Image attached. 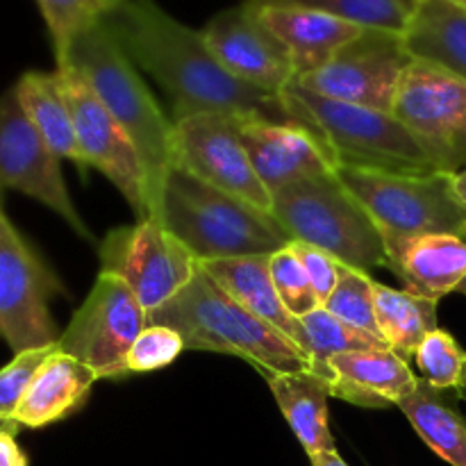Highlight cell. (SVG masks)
Here are the masks:
<instances>
[{
    "instance_id": "ab89813d",
    "label": "cell",
    "mask_w": 466,
    "mask_h": 466,
    "mask_svg": "<svg viewBox=\"0 0 466 466\" xmlns=\"http://www.w3.org/2000/svg\"><path fill=\"white\" fill-rule=\"evenodd\" d=\"M103 3H105V5H107V7H109V9H112V7H116V5H118V3H123V0H103Z\"/></svg>"
},
{
    "instance_id": "8fae6325",
    "label": "cell",
    "mask_w": 466,
    "mask_h": 466,
    "mask_svg": "<svg viewBox=\"0 0 466 466\" xmlns=\"http://www.w3.org/2000/svg\"><path fill=\"white\" fill-rule=\"evenodd\" d=\"M103 271L121 278L146 314L171 300L196 273L191 250L155 218L107 232L98 246Z\"/></svg>"
},
{
    "instance_id": "4dcf8cb0",
    "label": "cell",
    "mask_w": 466,
    "mask_h": 466,
    "mask_svg": "<svg viewBox=\"0 0 466 466\" xmlns=\"http://www.w3.org/2000/svg\"><path fill=\"white\" fill-rule=\"evenodd\" d=\"M323 308L335 314L337 319H341V321L380 337L376 323V303H373V278L367 271L339 264V278H337L335 291H332Z\"/></svg>"
},
{
    "instance_id": "8d00e7d4",
    "label": "cell",
    "mask_w": 466,
    "mask_h": 466,
    "mask_svg": "<svg viewBox=\"0 0 466 466\" xmlns=\"http://www.w3.org/2000/svg\"><path fill=\"white\" fill-rule=\"evenodd\" d=\"M14 435H16L14 431L0 428V466H27L25 453L16 444Z\"/></svg>"
},
{
    "instance_id": "d590c367",
    "label": "cell",
    "mask_w": 466,
    "mask_h": 466,
    "mask_svg": "<svg viewBox=\"0 0 466 466\" xmlns=\"http://www.w3.org/2000/svg\"><path fill=\"white\" fill-rule=\"evenodd\" d=\"M291 248H294L296 258L300 259V264L308 271L309 280H312L314 291L319 296V303L321 308L326 305V300L330 299V294L335 291L337 278H339V264L332 255H328L326 250L314 248L309 244H300V241H291Z\"/></svg>"
},
{
    "instance_id": "e575fe53",
    "label": "cell",
    "mask_w": 466,
    "mask_h": 466,
    "mask_svg": "<svg viewBox=\"0 0 466 466\" xmlns=\"http://www.w3.org/2000/svg\"><path fill=\"white\" fill-rule=\"evenodd\" d=\"M185 339L168 326H146L127 353V373L157 371L180 358Z\"/></svg>"
},
{
    "instance_id": "ffe728a7",
    "label": "cell",
    "mask_w": 466,
    "mask_h": 466,
    "mask_svg": "<svg viewBox=\"0 0 466 466\" xmlns=\"http://www.w3.org/2000/svg\"><path fill=\"white\" fill-rule=\"evenodd\" d=\"M330 391L360 408H390L412 394L419 380L400 355L390 349L353 350L332 358Z\"/></svg>"
},
{
    "instance_id": "d6986e66",
    "label": "cell",
    "mask_w": 466,
    "mask_h": 466,
    "mask_svg": "<svg viewBox=\"0 0 466 466\" xmlns=\"http://www.w3.org/2000/svg\"><path fill=\"white\" fill-rule=\"evenodd\" d=\"M248 3H253L264 25L278 36V41L291 55L296 77L321 68L346 44H350L355 36L364 32V27L355 25V23L341 21V18L317 12V9L299 7V5L255 3V0H248Z\"/></svg>"
},
{
    "instance_id": "d6a6232c",
    "label": "cell",
    "mask_w": 466,
    "mask_h": 466,
    "mask_svg": "<svg viewBox=\"0 0 466 466\" xmlns=\"http://www.w3.org/2000/svg\"><path fill=\"white\" fill-rule=\"evenodd\" d=\"M271 278L282 305H285L291 317L300 319L321 308L312 280H309L308 271L300 264V259L296 258L291 246H285V248L271 255Z\"/></svg>"
},
{
    "instance_id": "484cf974",
    "label": "cell",
    "mask_w": 466,
    "mask_h": 466,
    "mask_svg": "<svg viewBox=\"0 0 466 466\" xmlns=\"http://www.w3.org/2000/svg\"><path fill=\"white\" fill-rule=\"evenodd\" d=\"M373 303L380 337L390 350L410 362L421 341L437 330V300L373 280Z\"/></svg>"
},
{
    "instance_id": "3957f363",
    "label": "cell",
    "mask_w": 466,
    "mask_h": 466,
    "mask_svg": "<svg viewBox=\"0 0 466 466\" xmlns=\"http://www.w3.org/2000/svg\"><path fill=\"white\" fill-rule=\"evenodd\" d=\"M148 326H168L187 350L237 355L259 373L309 371L300 346L232 300L196 262V273L171 300L146 314Z\"/></svg>"
},
{
    "instance_id": "f6af8a7d",
    "label": "cell",
    "mask_w": 466,
    "mask_h": 466,
    "mask_svg": "<svg viewBox=\"0 0 466 466\" xmlns=\"http://www.w3.org/2000/svg\"><path fill=\"white\" fill-rule=\"evenodd\" d=\"M412 3H414V0H412ZM460 3H464V5H466V0H460Z\"/></svg>"
},
{
    "instance_id": "74e56055",
    "label": "cell",
    "mask_w": 466,
    "mask_h": 466,
    "mask_svg": "<svg viewBox=\"0 0 466 466\" xmlns=\"http://www.w3.org/2000/svg\"><path fill=\"white\" fill-rule=\"evenodd\" d=\"M453 194L458 198V203L466 209V168L453 176Z\"/></svg>"
},
{
    "instance_id": "cb8c5ba5",
    "label": "cell",
    "mask_w": 466,
    "mask_h": 466,
    "mask_svg": "<svg viewBox=\"0 0 466 466\" xmlns=\"http://www.w3.org/2000/svg\"><path fill=\"white\" fill-rule=\"evenodd\" d=\"M196 262L241 308L299 344V319L287 312L278 296L271 278V255L196 259Z\"/></svg>"
},
{
    "instance_id": "44dd1931",
    "label": "cell",
    "mask_w": 466,
    "mask_h": 466,
    "mask_svg": "<svg viewBox=\"0 0 466 466\" xmlns=\"http://www.w3.org/2000/svg\"><path fill=\"white\" fill-rule=\"evenodd\" d=\"M414 62L466 82V5L460 0H414L400 32Z\"/></svg>"
},
{
    "instance_id": "ac0fdd59",
    "label": "cell",
    "mask_w": 466,
    "mask_h": 466,
    "mask_svg": "<svg viewBox=\"0 0 466 466\" xmlns=\"http://www.w3.org/2000/svg\"><path fill=\"white\" fill-rule=\"evenodd\" d=\"M382 232L387 268L412 294L440 303L466 278V239L458 235H396Z\"/></svg>"
},
{
    "instance_id": "7bdbcfd3",
    "label": "cell",
    "mask_w": 466,
    "mask_h": 466,
    "mask_svg": "<svg viewBox=\"0 0 466 466\" xmlns=\"http://www.w3.org/2000/svg\"><path fill=\"white\" fill-rule=\"evenodd\" d=\"M458 399H462L464 403H466V391H462V394H458Z\"/></svg>"
},
{
    "instance_id": "f1b7e54d",
    "label": "cell",
    "mask_w": 466,
    "mask_h": 466,
    "mask_svg": "<svg viewBox=\"0 0 466 466\" xmlns=\"http://www.w3.org/2000/svg\"><path fill=\"white\" fill-rule=\"evenodd\" d=\"M255 3L299 5L317 9L364 30H385L400 35L412 12V0H255Z\"/></svg>"
},
{
    "instance_id": "f546056e",
    "label": "cell",
    "mask_w": 466,
    "mask_h": 466,
    "mask_svg": "<svg viewBox=\"0 0 466 466\" xmlns=\"http://www.w3.org/2000/svg\"><path fill=\"white\" fill-rule=\"evenodd\" d=\"M421 380L440 391H466V350L451 332L432 330L414 353Z\"/></svg>"
},
{
    "instance_id": "9c48e42d",
    "label": "cell",
    "mask_w": 466,
    "mask_h": 466,
    "mask_svg": "<svg viewBox=\"0 0 466 466\" xmlns=\"http://www.w3.org/2000/svg\"><path fill=\"white\" fill-rule=\"evenodd\" d=\"M391 114L437 173L455 176L466 168V82L412 59L400 77Z\"/></svg>"
},
{
    "instance_id": "7402d4cb",
    "label": "cell",
    "mask_w": 466,
    "mask_h": 466,
    "mask_svg": "<svg viewBox=\"0 0 466 466\" xmlns=\"http://www.w3.org/2000/svg\"><path fill=\"white\" fill-rule=\"evenodd\" d=\"M98 376L71 355L57 353L46 360L27 387L25 396L14 412V423L25 428H44L62 421L82 408Z\"/></svg>"
},
{
    "instance_id": "9a60e30c",
    "label": "cell",
    "mask_w": 466,
    "mask_h": 466,
    "mask_svg": "<svg viewBox=\"0 0 466 466\" xmlns=\"http://www.w3.org/2000/svg\"><path fill=\"white\" fill-rule=\"evenodd\" d=\"M173 132L177 167L235 198L271 212L273 196L259 180L232 118L194 114L173 121Z\"/></svg>"
},
{
    "instance_id": "8992f818",
    "label": "cell",
    "mask_w": 466,
    "mask_h": 466,
    "mask_svg": "<svg viewBox=\"0 0 466 466\" xmlns=\"http://www.w3.org/2000/svg\"><path fill=\"white\" fill-rule=\"evenodd\" d=\"M282 98L296 123L321 135L344 167L410 176L437 173L421 146L391 112L323 98L299 85H291Z\"/></svg>"
},
{
    "instance_id": "7a4b0ae2",
    "label": "cell",
    "mask_w": 466,
    "mask_h": 466,
    "mask_svg": "<svg viewBox=\"0 0 466 466\" xmlns=\"http://www.w3.org/2000/svg\"><path fill=\"white\" fill-rule=\"evenodd\" d=\"M57 66L76 68L137 146L146 176L148 217L157 218L164 180L176 167L173 121L162 112L105 18L71 41Z\"/></svg>"
},
{
    "instance_id": "30bf717a",
    "label": "cell",
    "mask_w": 466,
    "mask_h": 466,
    "mask_svg": "<svg viewBox=\"0 0 466 466\" xmlns=\"http://www.w3.org/2000/svg\"><path fill=\"white\" fill-rule=\"evenodd\" d=\"M146 326V309L135 291L114 273L100 271L57 344L62 353L86 364L98 380H121L130 376L127 353Z\"/></svg>"
},
{
    "instance_id": "603a6c76",
    "label": "cell",
    "mask_w": 466,
    "mask_h": 466,
    "mask_svg": "<svg viewBox=\"0 0 466 466\" xmlns=\"http://www.w3.org/2000/svg\"><path fill=\"white\" fill-rule=\"evenodd\" d=\"M282 417L309 460L337 451L330 431V380L314 371L262 373Z\"/></svg>"
},
{
    "instance_id": "d4e9b609",
    "label": "cell",
    "mask_w": 466,
    "mask_h": 466,
    "mask_svg": "<svg viewBox=\"0 0 466 466\" xmlns=\"http://www.w3.org/2000/svg\"><path fill=\"white\" fill-rule=\"evenodd\" d=\"M14 91H16L23 112L44 137L46 144L55 150V155L59 159H73L77 167H85V157H82L80 144H77L76 126H73L71 109H68L57 68L53 73H23L14 85Z\"/></svg>"
},
{
    "instance_id": "5b68a950",
    "label": "cell",
    "mask_w": 466,
    "mask_h": 466,
    "mask_svg": "<svg viewBox=\"0 0 466 466\" xmlns=\"http://www.w3.org/2000/svg\"><path fill=\"white\" fill-rule=\"evenodd\" d=\"M271 214L291 241L326 250L346 267H385V241L378 223L335 173L303 177L273 194Z\"/></svg>"
},
{
    "instance_id": "6da1fadb",
    "label": "cell",
    "mask_w": 466,
    "mask_h": 466,
    "mask_svg": "<svg viewBox=\"0 0 466 466\" xmlns=\"http://www.w3.org/2000/svg\"><path fill=\"white\" fill-rule=\"evenodd\" d=\"M105 23L139 71L171 98L173 121L194 114L296 123L282 94H267L223 68L203 32L164 12L155 0H123Z\"/></svg>"
},
{
    "instance_id": "60d3db41",
    "label": "cell",
    "mask_w": 466,
    "mask_h": 466,
    "mask_svg": "<svg viewBox=\"0 0 466 466\" xmlns=\"http://www.w3.org/2000/svg\"><path fill=\"white\" fill-rule=\"evenodd\" d=\"M464 239H466V235H464ZM460 294H464L466 296V278H464V282H462V285H460Z\"/></svg>"
},
{
    "instance_id": "4316f807",
    "label": "cell",
    "mask_w": 466,
    "mask_h": 466,
    "mask_svg": "<svg viewBox=\"0 0 466 466\" xmlns=\"http://www.w3.org/2000/svg\"><path fill=\"white\" fill-rule=\"evenodd\" d=\"M417 435L451 466H466V419L444 391L419 380V387L399 403Z\"/></svg>"
},
{
    "instance_id": "2e32d148",
    "label": "cell",
    "mask_w": 466,
    "mask_h": 466,
    "mask_svg": "<svg viewBox=\"0 0 466 466\" xmlns=\"http://www.w3.org/2000/svg\"><path fill=\"white\" fill-rule=\"evenodd\" d=\"M200 32L223 68L246 85L278 96L294 85L291 55L248 0L218 12Z\"/></svg>"
},
{
    "instance_id": "5bb4252c",
    "label": "cell",
    "mask_w": 466,
    "mask_h": 466,
    "mask_svg": "<svg viewBox=\"0 0 466 466\" xmlns=\"http://www.w3.org/2000/svg\"><path fill=\"white\" fill-rule=\"evenodd\" d=\"M57 73L62 77L85 167H94L107 176L139 221L150 218L146 176L137 146L76 68L57 66Z\"/></svg>"
},
{
    "instance_id": "83f0119b",
    "label": "cell",
    "mask_w": 466,
    "mask_h": 466,
    "mask_svg": "<svg viewBox=\"0 0 466 466\" xmlns=\"http://www.w3.org/2000/svg\"><path fill=\"white\" fill-rule=\"evenodd\" d=\"M299 326V346L309 358V371L326 380H332L330 362L337 355L353 353V350L390 349L380 337L341 321L326 308H317L314 312L300 317Z\"/></svg>"
},
{
    "instance_id": "e0dca14e",
    "label": "cell",
    "mask_w": 466,
    "mask_h": 466,
    "mask_svg": "<svg viewBox=\"0 0 466 466\" xmlns=\"http://www.w3.org/2000/svg\"><path fill=\"white\" fill-rule=\"evenodd\" d=\"M232 123L271 196L291 182L335 173L339 167L326 139L299 123L262 118H232Z\"/></svg>"
},
{
    "instance_id": "ba28073f",
    "label": "cell",
    "mask_w": 466,
    "mask_h": 466,
    "mask_svg": "<svg viewBox=\"0 0 466 466\" xmlns=\"http://www.w3.org/2000/svg\"><path fill=\"white\" fill-rule=\"evenodd\" d=\"M64 294L53 268L30 248L0 205V339L14 355L57 344L50 299Z\"/></svg>"
},
{
    "instance_id": "4fadbf2b",
    "label": "cell",
    "mask_w": 466,
    "mask_h": 466,
    "mask_svg": "<svg viewBox=\"0 0 466 466\" xmlns=\"http://www.w3.org/2000/svg\"><path fill=\"white\" fill-rule=\"evenodd\" d=\"M0 189L30 196L62 217L82 239L96 241L73 205L59 157L23 112L14 86L0 96Z\"/></svg>"
},
{
    "instance_id": "52a82bcc",
    "label": "cell",
    "mask_w": 466,
    "mask_h": 466,
    "mask_svg": "<svg viewBox=\"0 0 466 466\" xmlns=\"http://www.w3.org/2000/svg\"><path fill=\"white\" fill-rule=\"evenodd\" d=\"M346 189L362 203L380 230L396 235H466V209L453 194L449 173H387L337 167Z\"/></svg>"
},
{
    "instance_id": "836d02e7",
    "label": "cell",
    "mask_w": 466,
    "mask_h": 466,
    "mask_svg": "<svg viewBox=\"0 0 466 466\" xmlns=\"http://www.w3.org/2000/svg\"><path fill=\"white\" fill-rule=\"evenodd\" d=\"M59 344L41 346V349L23 350V353L14 355L12 362L7 367L0 369V421L7 426L18 428L14 423V412H16L18 403L25 396L27 387L35 380L36 371L46 364V360L53 353H57Z\"/></svg>"
},
{
    "instance_id": "1f68e13d",
    "label": "cell",
    "mask_w": 466,
    "mask_h": 466,
    "mask_svg": "<svg viewBox=\"0 0 466 466\" xmlns=\"http://www.w3.org/2000/svg\"><path fill=\"white\" fill-rule=\"evenodd\" d=\"M53 39L55 59L62 57L80 32L98 23L109 12L103 0H36Z\"/></svg>"
},
{
    "instance_id": "7c38bea8",
    "label": "cell",
    "mask_w": 466,
    "mask_h": 466,
    "mask_svg": "<svg viewBox=\"0 0 466 466\" xmlns=\"http://www.w3.org/2000/svg\"><path fill=\"white\" fill-rule=\"evenodd\" d=\"M412 57L400 35L364 30L321 68L296 77L294 85L323 98L391 112L400 77Z\"/></svg>"
},
{
    "instance_id": "277c9868",
    "label": "cell",
    "mask_w": 466,
    "mask_h": 466,
    "mask_svg": "<svg viewBox=\"0 0 466 466\" xmlns=\"http://www.w3.org/2000/svg\"><path fill=\"white\" fill-rule=\"evenodd\" d=\"M155 221L176 235L196 259L273 255L291 244L271 212L198 180L177 164L164 180Z\"/></svg>"
},
{
    "instance_id": "ee69618b",
    "label": "cell",
    "mask_w": 466,
    "mask_h": 466,
    "mask_svg": "<svg viewBox=\"0 0 466 466\" xmlns=\"http://www.w3.org/2000/svg\"><path fill=\"white\" fill-rule=\"evenodd\" d=\"M3 196H5V191L0 189V205H3Z\"/></svg>"
},
{
    "instance_id": "f35d334b",
    "label": "cell",
    "mask_w": 466,
    "mask_h": 466,
    "mask_svg": "<svg viewBox=\"0 0 466 466\" xmlns=\"http://www.w3.org/2000/svg\"><path fill=\"white\" fill-rule=\"evenodd\" d=\"M312 462V466H349L341 460V455L337 453V451H332V453H323L319 455V458L309 460Z\"/></svg>"
},
{
    "instance_id": "b9f144b4",
    "label": "cell",
    "mask_w": 466,
    "mask_h": 466,
    "mask_svg": "<svg viewBox=\"0 0 466 466\" xmlns=\"http://www.w3.org/2000/svg\"><path fill=\"white\" fill-rule=\"evenodd\" d=\"M0 428H7V431H14V432L18 431V428H14V426H7V423H3V421H0Z\"/></svg>"
}]
</instances>
